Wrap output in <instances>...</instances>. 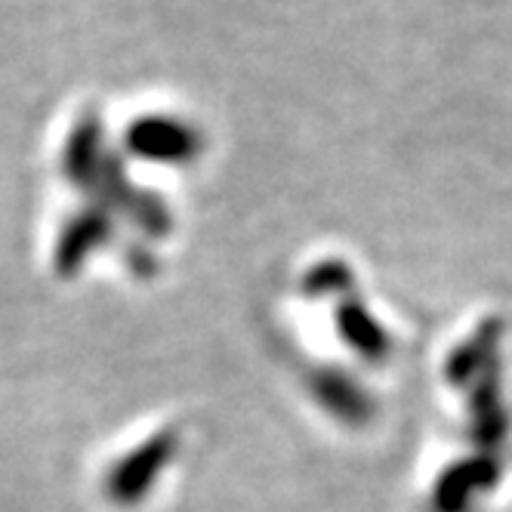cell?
Instances as JSON below:
<instances>
[{
    "label": "cell",
    "instance_id": "1",
    "mask_svg": "<svg viewBox=\"0 0 512 512\" xmlns=\"http://www.w3.org/2000/svg\"><path fill=\"white\" fill-rule=\"evenodd\" d=\"M136 145L145 152H161V158H164V155L176 152L179 145L186 149V133L170 124H149L136 133Z\"/></svg>",
    "mask_w": 512,
    "mask_h": 512
}]
</instances>
